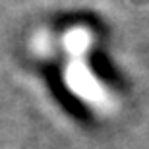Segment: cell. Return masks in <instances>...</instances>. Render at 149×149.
Listing matches in <instances>:
<instances>
[{"label":"cell","mask_w":149,"mask_h":149,"mask_svg":"<svg viewBox=\"0 0 149 149\" xmlns=\"http://www.w3.org/2000/svg\"><path fill=\"white\" fill-rule=\"evenodd\" d=\"M60 50L66 54L62 79L76 97L91 103L95 109H109L111 93L99 76L89 66V52L93 49V31L85 25H72L58 39Z\"/></svg>","instance_id":"obj_1"}]
</instances>
